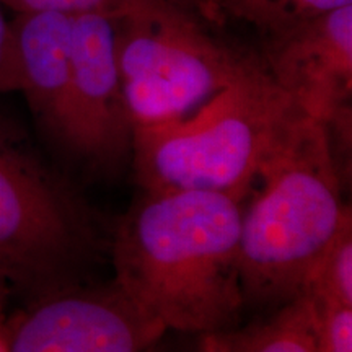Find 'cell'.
Masks as SVG:
<instances>
[{
  "label": "cell",
  "mask_w": 352,
  "mask_h": 352,
  "mask_svg": "<svg viewBox=\"0 0 352 352\" xmlns=\"http://www.w3.org/2000/svg\"><path fill=\"white\" fill-rule=\"evenodd\" d=\"M241 199L144 191L109 240L113 287L164 331L215 333L243 307Z\"/></svg>",
  "instance_id": "cell-1"
},
{
  "label": "cell",
  "mask_w": 352,
  "mask_h": 352,
  "mask_svg": "<svg viewBox=\"0 0 352 352\" xmlns=\"http://www.w3.org/2000/svg\"><path fill=\"white\" fill-rule=\"evenodd\" d=\"M336 152L328 127L303 114L263 164L241 212L245 300L284 303L303 294L315 264L352 217Z\"/></svg>",
  "instance_id": "cell-2"
},
{
  "label": "cell",
  "mask_w": 352,
  "mask_h": 352,
  "mask_svg": "<svg viewBox=\"0 0 352 352\" xmlns=\"http://www.w3.org/2000/svg\"><path fill=\"white\" fill-rule=\"evenodd\" d=\"M303 114L259 57L195 113L132 132L135 178L144 191H209L243 201L266 158Z\"/></svg>",
  "instance_id": "cell-3"
},
{
  "label": "cell",
  "mask_w": 352,
  "mask_h": 352,
  "mask_svg": "<svg viewBox=\"0 0 352 352\" xmlns=\"http://www.w3.org/2000/svg\"><path fill=\"white\" fill-rule=\"evenodd\" d=\"M104 252L98 215L0 116V271L30 302L83 285Z\"/></svg>",
  "instance_id": "cell-4"
},
{
  "label": "cell",
  "mask_w": 352,
  "mask_h": 352,
  "mask_svg": "<svg viewBox=\"0 0 352 352\" xmlns=\"http://www.w3.org/2000/svg\"><path fill=\"white\" fill-rule=\"evenodd\" d=\"M109 20L132 131L183 120L259 59L168 0H122Z\"/></svg>",
  "instance_id": "cell-5"
},
{
  "label": "cell",
  "mask_w": 352,
  "mask_h": 352,
  "mask_svg": "<svg viewBox=\"0 0 352 352\" xmlns=\"http://www.w3.org/2000/svg\"><path fill=\"white\" fill-rule=\"evenodd\" d=\"M72 80L63 145L88 170L113 173L131 158L132 124L108 13L72 15Z\"/></svg>",
  "instance_id": "cell-6"
},
{
  "label": "cell",
  "mask_w": 352,
  "mask_h": 352,
  "mask_svg": "<svg viewBox=\"0 0 352 352\" xmlns=\"http://www.w3.org/2000/svg\"><path fill=\"white\" fill-rule=\"evenodd\" d=\"M258 54L272 80L328 127L336 148L351 144L352 6L261 39Z\"/></svg>",
  "instance_id": "cell-7"
},
{
  "label": "cell",
  "mask_w": 352,
  "mask_h": 352,
  "mask_svg": "<svg viewBox=\"0 0 352 352\" xmlns=\"http://www.w3.org/2000/svg\"><path fill=\"white\" fill-rule=\"evenodd\" d=\"M164 333L113 284L36 298L7 323L8 352H147Z\"/></svg>",
  "instance_id": "cell-8"
},
{
  "label": "cell",
  "mask_w": 352,
  "mask_h": 352,
  "mask_svg": "<svg viewBox=\"0 0 352 352\" xmlns=\"http://www.w3.org/2000/svg\"><path fill=\"white\" fill-rule=\"evenodd\" d=\"M12 26L19 50L20 91L47 139L63 151L72 80V15L15 13Z\"/></svg>",
  "instance_id": "cell-9"
},
{
  "label": "cell",
  "mask_w": 352,
  "mask_h": 352,
  "mask_svg": "<svg viewBox=\"0 0 352 352\" xmlns=\"http://www.w3.org/2000/svg\"><path fill=\"white\" fill-rule=\"evenodd\" d=\"M223 25L228 20L250 25L264 39L315 16L352 6V0H212Z\"/></svg>",
  "instance_id": "cell-10"
},
{
  "label": "cell",
  "mask_w": 352,
  "mask_h": 352,
  "mask_svg": "<svg viewBox=\"0 0 352 352\" xmlns=\"http://www.w3.org/2000/svg\"><path fill=\"white\" fill-rule=\"evenodd\" d=\"M241 352H316V310L305 294L284 302L272 318L259 327Z\"/></svg>",
  "instance_id": "cell-11"
},
{
  "label": "cell",
  "mask_w": 352,
  "mask_h": 352,
  "mask_svg": "<svg viewBox=\"0 0 352 352\" xmlns=\"http://www.w3.org/2000/svg\"><path fill=\"white\" fill-rule=\"evenodd\" d=\"M303 294L316 305L352 307V217L315 264Z\"/></svg>",
  "instance_id": "cell-12"
},
{
  "label": "cell",
  "mask_w": 352,
  "mask_h": 352,
  "mask_svg": "<svg viewBox=\"0 0 352 352\" xmlns=\"http://www.w3.org/2000/svg\"><path fill=\"white\" fill-rule=\"evenodd\" d=\"M315 310L316 352H352V307L315 303Z\"/></svg>",
  "instance_id": "cell-13"
},
{
  "label": "cell",
  "mask_w": 352,
  "mask_h": 352,
  "mask_svg": "<svg viewBox=\"0 0 352 352\" xmlns=\"http://www.w3.org/2000/svg\"><path fill=\"white\" fill-rule=\"evenodd\" d=\"M122 0H0L3 7L13 13L28 12H64L76 15L83 12L111 13Z\"/></svg>",
  "instance_id": "cell-14"
},
{
  "label": "cell",
  "mask_w": 352,
  "mask_h": 352,
  "mask_svg": "<svg viewBox=\"0 0 352 352\" xmlns=\"http://www.w3.org/2000/svg\"><path fill=\"white\" fill-rule=\"evenodd\" d=\"M3 8L0 3V94H10L21 90V74L12 19Z\"/></svg>",
  "instance_id": "cell-15"
},
{
  "label": "cell",
  "mask_w": 352,
  "mask_h": 352,
  "mask_svg": "<svg viewBox=\"0 0 352 352\" xmlns=\"http://www.w3.org/2000/svg\"><path fill=\"white\" fill-rule=\"evenodd\" d=\"M168 2L184 8V10L195 13V15L201 16V19L209 21V23L219 26V28L223 25L222 19H220V15L215 10L210 0H168Z\"/></svg>",
  "instance_id": "cell-16"
},
{
  "label": "cell",
  "mask_w": 352,
  "mask_h": 352,
  "mask_svg": "<svg viewBox=\"0 0 352 352\" xmlns=\"http://www.w3.org/2000/svg\"><path fill=\"white\" fill-rule=\"evenodd\" d=\"M12 285L8 283V279L3 276V272L0 271V323H6L7 316V307L8 300L12 296Z\"/></svg>",
  "instance_id": "cell-17"
},
{
  "label": "cell",
  "mask_w": 352,
  "mask_h": 352,
  "mask_svg": "<svg viewBox=\"0 0 352 352\" xmlns=\"http://www.w3.org/2000/svg\"><path fill=\"white\" fill-rule=\"evenodd\" d=\"M0 352H8L7 321H6V323H0Z\"/></svg>",
  "instance_id": "cell-18"
},
{
  "label": "cell",
  "mask_w": 352,
  "mask_h": 352,
  "mask_svg": "<svg viewBox=\"0 0 352 352\" xmlns=\"http://www.w3.org/2000/svg\"><path fill=\"white\" fill-rule=\"evenodd\" d=\"M210 2H212V0H210ZM212 6H214V3H212Z\"/></svg>",
  "instance_id": "cell-19"
}]
</instances>
